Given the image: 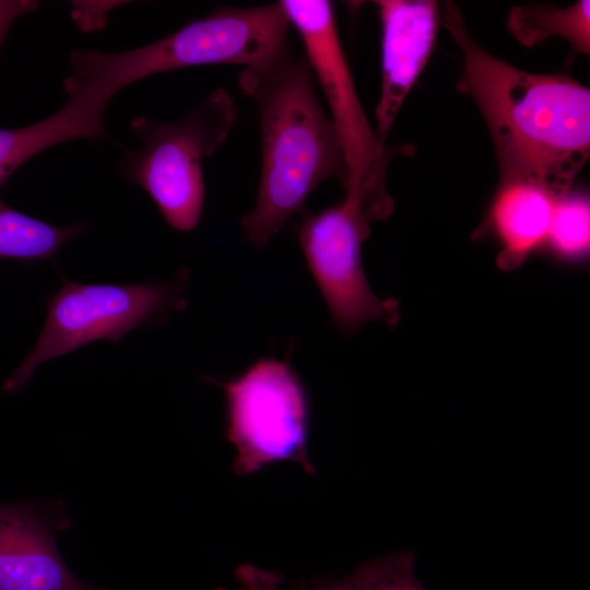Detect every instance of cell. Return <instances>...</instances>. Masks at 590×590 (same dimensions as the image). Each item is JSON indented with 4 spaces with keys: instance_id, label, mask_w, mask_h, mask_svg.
<instances>
[{
    "instance_id": "1",
    "label": "cell",
    "mask_w": 590,
    "mask_h": 590,
    "mask_svg": "<svg viewBox=\"0 0 590 590\" xmlns=\"http://www.w3.org/2000/svg\"><path fill=\"white\" fill-rule=\"evenodd\" d=\"M441 15L462 54L459 86L488 128L499 181H529L567 194L590 155L589 88L494 57L472 38L453 2H445Z\"/></svg>"
},
{
    "instance_id": "2",
    "label": "cell",
    "mask_w": 590,
    "mask_h": 590,
    "mask_svg": "<svg viewBox=\"0 0 590 590\" xmlns=\"http://www.w3.org/2000/svg\"><path fill=\"white\" fill-rule=\"evenodd\" d=\"M238 85L258 108L262 161L255 206L240 225L247 240L262 248L303 211L321 182L334 178L344 187L346 169L304 52L290 44L244 68Z\"/></svg>"
},
{
    "instance_id": "3",
    "label": "cell",
    "mask_w": 590,
    "mask_h": 590,
    "mask_svg": "<svg viewBox=\"0 0 590 590\" xmlns=\"http://www.w3.org/2000/svg\"><path fill=\"white\" fill-rule=\"evenodd\" d=\"M290 27L280 1L222 7L142 47L119 52L72 50L64 90L108 105L122 88L153 74L212 64L248 68L288 46Z\"/></svg>"
},
{
    "instance_id": "4",
    "label": "cell",
    "mask_w": 590,
    "mask_h": 590,
    "mask_svg": "<svg viewBox=\"0 0 590 590\" xmlns=\"http://www.w3.org/2000/svg\"><path fill=\"white\" fill-rule=\"evenodd\" d=\"M298 33L303 52L328 105L346 169L345 198L361 205L374 222L387 220L394 202L387 172L396 155L369 122L358 97L339 36L333 5L327 0L280 1Z\"/></svg>"
},
{
    "instance_id": "5",
    "label": "cell",
    "mask_w": 590,
    "mask_h": 590,
    "mask_svg": "<svg viewBox=\"0 0 590 590\" xmlns=\"http://www.w3.org/2000/svg\"><path fill=\"white\" fill-rule=\"evenodd\" d=\"M237 118V106L223 87L179 120L134 118L130 129L141 148L123 154L120 170L151 197L170 227L192 231L204 204L202 162L226 141Z\"/></svg>"
},
{
    "instance_id": "6",
    "label": "cell",
    "mask_w": 590,
    "mask_h": 590,
    "mask_svg": "<svg viewBox=\"0 0 590 590\" xmlns=\"http://www.w3.org/2000/svg\"><path fill=\"white\" fill-rule=\"evenodd\" d=\"M188 279V269L166 283L84 284L62 279V287L48 303L36 344L5 378L3 391H20L47 361L97 340L119 342L140 326L166 320L185 307Z\"/></svg>"
},
{
    "instance_id": "7",
    "label": "cell",
    "mask_w": 590,
    "mask_h": 590,
    "mask_svg": "<svg viewBox=\"0 0 590 590\" xmlns=\"http://www.w3.org/2000/svg\"><path fill=\"white\" fill-rule=\"evenodd\" d=\"M222 388L225 436L236 450L235 474L250 475L280 461L317 473L307 451V393L286 359L259 358Z\"/></svg>"
},
{
    "instance_id": "8",
    "label": "cell",
    "mask_w": 590,
    "mask_h": 590,
    "mask_svg": "<svg viewBox=\"0 0 590 590\" xmlns=\"http://www.w3.org/2000/svg\"><path fill=\"white\" fill-rule=\"evenodd\" d=\"M370 217L343 198L319 212L304 213L298 243L326 302L333 324L345 333L381 321L394 327L399 302L381 298L370 288L362 263V246L370 234Z\"/></svg>"
},
{
    "instance_id": "9",
    "label": "cell",
    "mask_w": 590,
    "mask_h": 590,
    "mask_svg": "<svg viewBox=\"0 0 590 590\" xmlns=\"http://www.w3.org/2000/svg\"><path fill=\"white\" fill-rule=\"evenodd\" d=\"M72 520L61 499L0 505V590H107L80 580L57 545Z\"/></svg>"
},
{
    "instance_id": "10",
    "label": "cell",
    "mask_w": 590,
    "mask_h": 590,
    "mask_svg": "<svg viewBox=\"0 0 590 590\" xmlns=\"http://www.w3.org/2000/svg\"><path fill=\"white\" fill-rule=\"evenodd\" d=\"M381 86L375 131L386 142L393 121L432 54L439 5L432 0H379Z\"/></svg>"
},
{
    "instance_id": "11",
    "label": "cell",
    "mask_w": 590,
    "mask_h": 590,
    "mask_svg": "<svg viewBox=\"0 0 590 590\" xmlns=\"http://www.w3.org/2000/svg\"><path fill=\"white\" fill-rule=\"evenodd\" d=\"M563 197L529 181H498L475 235L494 237L499 249L495 260L499 270H516L543 249L555 208Z\"/></svg>"
},
{
    "instance_id": "12",
    "label": "cell",
    "mask_w": 590,
    "mask_h": 590,
    "mask_svg": "<svg viewBox=\"0 0 590 590\" xmlns=\"http://www.w3.org/2000/svg\"><path fill=\"white\" fill-rule=\"evenodd\" d=\"M106 107L83 97L68 96L51 116L26 127L0 129V169L10 176L42 151L80 138H104Z\"/></svg>"
},
{
    "instance_id": "13",
    "label": "cell",
    "mask_w": 590,
    "mask_h": 590,
    "mask_svg": "<svg viewBox=\"0 0 590 590\" xmlns=\"http://www.w3.org/2000/svg\"><path fill=\"white\" fill-rule=\"evenodd\" d=\"M507 28L527 47L559 36L577 52L589 55L590 2L580 0L566 8L552 4L515 5L507 16Z\"/></svg>"
},
{
    "instance_id": "14",
    "label": "cell",
    "mask_w": 590,
    "mask_h": 590,
    "mask_svg": "<svg viewBox=\"0 0 590 590\" xmlns=\"http://www.w3.org/2000/svg\"><path fill=\"white\" fill-rule=\"evenodd\" d=\"M84 231L82 224L59 227L19 212L0 200V259L39 262L54 257Z\"/></svg>"
},
{
    "instance_id": "15",
    "label": "cell",
    "mask_w": 590,
    "mask_h": 590,
    "mask_svg": "<svg viewBox=\"0 0 590 590\" xmlns=\"http://www.w3.org/2000/svg\"><path fill=\"white\" fill-rule=\"evenodd\" d=\"M284 582L278 590H285ZM287 590H426L411 551L399 550L363 562L340 577H316Z\"/></svg>"
},
{
    "instance_id": "16",
    "label": "cell",
    "mask_w": 590,
    "mask_h": 590,
    "mask_svg": "<svg viewBox=\"0 0 590 590\" xmlns=\"http://www.w3.org/2000/svg\"><path fill=\"white\" fill-rule=\"evenodd\" d=\"M590 248V203L583 192L565 194L555 208L543 249L563 263H579Z\"/></svg>"
},
{
    "instance_id": "17",
    "label": "cell",
    "mask_w": 590,
    "mask_h": 590,
    "mask_svg": "<svg viewBox=\"0 0 590 590\" xmlns=\"http://www.w3.org/2000/svg\"><path fill=\"white\" fill-rule=\"evenodd\" d=\"M34 0H0V47L13 22L38 8Z\"/></svg>"
},
{
    "instance_id": "18",
    "label": "cell",
    "mask_w": 590,
    "mask_h": 590,
    "mask_svg": "<svg viewBox=\"0 0 590 590\" xmlns=\"http://www.w3.org/2000/svg\"><path fill=\"white\" fill-rule=\"evenodd\" d=\"M10 176H8L4 172H2L0 169V188L2 187V185L7 181V179L9 178Z\"/></svg>"
}]
</instances>
